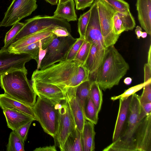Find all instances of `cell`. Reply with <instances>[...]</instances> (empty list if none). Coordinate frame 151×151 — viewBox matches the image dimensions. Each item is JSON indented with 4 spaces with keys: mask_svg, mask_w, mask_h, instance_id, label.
I'll list each match as a JSON object with an SVG mask.
<instances>
[{
    "mask_svg": "<svg viewBox=\"0 0 151 151\" xmlns=\"http://www.w3.org/2000/svg\"><path fill=\"white\" fill-rule=\"evenodd\" d=\"M82 64L75 60L60 61L43 69L36 70L31 81L53 84L65 91L88 80V72Z\"/></svg>",
    "mask_w": 151,
    "mask_h": 151,
    "instance_id": "6da1fadb",
    "label": "cell"
},
{
    "mask_svg": "<svg viewBox=\"0 0 151 151\" xmlns=\"http://www.w3.org/2000/svg\"><path fill=\"white\" fill-rule=\"evenodd\" d=\"M129 68L128 64L114 45L105 48L94 81L101 90L110 89L119 84Z\"/></svg>",
    "mask_w": 151,
    "mask_h": 151,
    "instance_id": "7a4b0ae2",
    "label": "cell"
},
{
    "mask_svg": "<svg viewBox=\"0 0 151 151\" xmlns=\"http://www.w3.org/2000/svg\"><path fill=\"white\" fill-rule=\"evenodd\" d=\"M27 73L16 70L0 75V86L4 93L32 107L36 101L37 94Z\"/></svg>",
    "mask_w": 151,
    "mask_h": 151,
    "instance_id": "3957f363",
    "label": "cell"
},
{
    "mask_svg": "<svg viewBox=\"0 0 151 151\" xmlns=\"http://www.w3.org/2000/svg\"><path fill=\"white\" fill-rule=\"evenodd\" d=\"M140 107L139 96L134 93L132 95L127 118L119 137L103 151H137L134 136L141 121L139 116Z\"/></svg>",
    "mask_w": 151,
    "mask_h": 151,
    "instance_id": "277c9868",
    "label": "cell"
},
{
    "mask_svg": "<svg viewBox=\"0 0 151 151\" xmlns=\"http://www.w3.org/2000/svg\"><path fill=\"white\" fill-rule=\"evenodd\" d=\"M37 96V101L32 107L36 120L44 131L55 139L58 125L59 109L63 101H55Z\"/></svg>",
    "mask_w": 151,
    "mask_h": 151,
    "instance_id": "5b68a950",
    "label": "cell"
},
{
    "mask_svg": "<svg viewBox=\"0 0 151 151\" xmlns=\"http://www.w3.org/2000/svg\"><path fill=\"white\" fill-rule=\"evenodd\" d=\"M77 40L70 34L63 37L55 35L46 49L45 53L37 70L43 69L56 63L66 60L68 52Z\"/></svg>",
    "mask_w": 151,
    "mask_h": 151,
    "instance_id": "8992f818",
    "label": "cell"
},
{
    "mask_svg": "<svg viewBox=\"0 0 151 151\" xmlns=\"http://www.w3.org/2000/svg\"><path fill=\"white\" fill-rule=\"evenodd\" d=\"M25 21L24 26L15 37L12 43L26 36L49 28L62 26L66 28L70 33L71 32V26L68 22L54 16L38 15Z\"/></svg>",
    "mask_w": 151,
    "mask_h": 151,
    "instance_id": "52a82bcc",
    "label": "cell"
},
{
    "mask_svg": "<svg viewBox=\"0 0 151 151\" xmlns=\"http://www.w3.org/2000/svg\"><path fill=\"white\" fill-rule=\"evenodd\" d=\"M100 23L105 48L113 46L120 35L114 31V16L116 11L104 0H96Z\"/></svg>",
    "mask_w": 151,
    "mask_h": 151,
    "instance_id": "ba28073f",
    "label": "cell"
},
{
    "mask_svg": "<svg viewBox=\"0 0 151 151\" xmlns=\"http://www.w3.org/2000/svg\"><path fill=\"white\" fill-rule=\"evenodd\" d=\"M37 0H13L7 10L0 27L13 25L31 14L37 8Z\"/></svg>",
    "mask_w": 151,
    "mask_h": 151,
    "instance_id": "9c48e42d",
    "label": "cell"
},
{
    "mask_svg": "<svg viewBox=\"0 0 151 151\" xmlns=\"http://www.w3.org/2000/svg\"><path fill=\"white\" fill-rule=\"evenodd\" d=\"M76 128L69 105L63 101L59 109V118L57 133L55 137L61 151H64L65 141L69 135Z\"/></svg>",
    "mask_w": 151,
    "mask_h": 151,
    "instance_id": "30bf717a",
    "label": "cell"
},
{
    "mask_svg": "<svg viewBox=\"0 0 151 151\" xmlns=\"http://www.w3.org/2000/svg\"><path fill=\"white\" fill-rule=\"evenodd\" d=\"M32 59L28 54L14 53L10 52L7 49L1 48L0 50V74L16 70L27 73L25 64Z\"/></svg>",
    "mask_w": 151,
    "mask_h": 151,
    "instance_id": "8fae6325",
    "label": "cell"
},
{
    "mask_svg": "<svg viewBox=\"0 0 151 151\" xmlns=\"http://www.w3.org/2000/svg\"><path fill=\"white\" fill-rule=\"evenodd\" d=\"M134 140L137 151H151V114L139 122Z\"/></svg>",
    "mask_w": 151,
    "mask_h": 151,
    "instance_id": "7c38bea8",
    "label": "cell"
},
{
    "mask_svg": "<svg viewBox=\"0 0 151 151\" xmlns=\"http://www.w3.org/2000/svg\"><path fill=\"white\" fill-rule=\"evenodd\" d=\"M91 13L86 32L85 40L105 48L101 30L96 0L91 6Z\"/></svg>",
    "mask_w": 151,
    "mask_h": 151,
    "instance_id": "4fadbf2b",
    "label": "cell"
},
{
    "mask_svg": "<svg viewBox=\"0 0 151 151\" xmlns=\"http://www.w3.org/2000/svg\"><path fill=\"white\" fill-rule=\"evenodd\" d=\"M76 87H68L65 90L66 100L73 116L76 128L82 132L85 119L81 104L76 95Z\"/></svg>",
    "mask_w": 151,
    "mask_h": 151,
    "instance_id": "5bb4252c",
    "label": "cell"
},
{
    "mask_svg": "<svg viewBox=\"0 0 151 151\" xmlns=\"http://www.w3.org/2000/svg\"><path fill=\"white\" fill-rule=\"evenodd\" d=\"M54 28H48L26 36L12 44L7 50L13 53L18 49L40 40L50 44L55 36L52 32Z\"/></svg>",
    "mask_w": 151,
    "mask_h": 151,
    "instance_id": "9a60e30c",
    "label": "cell"
},
{
    "mask_svg": "<svg viewBox=\"0 0 151 151\" xmlns=\"http://www.w3.org/2000/svg\"><path fill=\"white\" fill-rule=\"evenodd\" d=\"M32 87L37 95H40L50 99L61 102L66 99L65 91L51 84L31 81Z\"/></svg>",
    "mask_w": 151,
    "mask_h": 151,
    "instance_id": "2e32d148",
    "label": "cell"
},
{
    "mask_svg": "<svg viewBox=\"0 0 151 151\" xmlns=\"http://www.w3.org/2000/svg\"><path fill=\"white\" fill-rule=\"evenodd\" d=\"M105 48L92 43L88 56L83 64L89 73V80L94 81L96 73L103 58Z\"/></svg>",
    "mask_w": 151,
    "mask_h": 151,
    "instance_id": "e0dca14e",
    "label": "cell"
},
{
    "mask_svg": "<svg viewBox=\"0 0 151 151\" xmlns=\"http://www.w3.org/2000/svg\"><path fill=\"white\" fill-rule=\"evenodd\" d=\"M138 18L142 27L151 34V0H137Z\"/></svg>",
    "mask_w": 151,
    "mask_h": 151,
    "instance_id": "ac0fdd59",
    "label": "cell"
},
{
    "mask_svg": "<svg viewBox=\"0 0 151 151\" xmlns=\"http://www.w3.org/2000/svg\"><path fill=\"white\" fill-rule=\"evenodd\" d=\"M8 127L15 131L22 126L31 121L36 120L32 117L14 110L3 109Z\"/></svg>",
    "mask_w": 151,
    "mask_h": 151,
    "instance_id": "d6986e66",
    "label": "cell"
},
{
    "mask_svg": "<svg viewBox=\"0 0 151 151\" xmlns=\"http://www.w3.org/2000/svg\"><path fill=\"white\" fill-rule=\"evenodd\" d=\"M0 107L2 110L8 109L22 112L36 120L32 107L4 93L0 94Z\"/></svg>",
    "mask_w": 151,
    "mask_h": 151,
    "instance_id": "ffe728a7",
    "label": "cell"
},
{
    "mask_svg": "<svg viewBox=\"0 0 151 151\" xmlns=\"http://www.w3.org/2000/svg\"><path fill=\"white\" fill-rule=\"evenodd\" d=\"M132 96L119 99V107L112 137L114 142L119 137L127 118Z\"/></svg>",
    "mask_w": 151,
    "mask_h": 151,
    "instance_id": "44dd1931",
    "label": "cell"
},
{
    "mask_svg": "<svg viewBox=\"0 0 151 151\" xmlns=\"http://www.w3.org/2000/svg\"><path fill=\"white\" fill-rule=\"evenodd\" d=\"M114 25L115 33L120 35L124 31L132 30L136 23L130 11L126 13L116 12L114 16Z\"/></svg>",
    "mask_w": 151,
    "mask_h": 151,
    "instance_id": "7402d4cb",
    "label": "cell"
},
{
    "mask_svg": "<svg viewBox=\"0 0 151 151\" xmlns=\"http://www.w3.org/2000/svg\"><path fill=\"white\" fill-rule=\"evenodd\" d=\"M95 124L85 120L82 132V140L83 151H94L95 149Z\"/></svg>",
    "mask_w": 151,
    "mask_h": 151,
    "instance_id": "603a6c76",
    "label": "cell"
},
{
    "mask_svg": "<svg viewBox=\"0 0 151 151\" xmlns=\"http://www.w3.org/2000/svg\"><path fill=\"white\" fill-rule=\"evenodd\" d=\"M73 0H70L64 3L58 4L53 16L66 20L68 22L77 20V15L75 9Z\"/></svg>",
    "mask_w": 151,
    "mask_h": 151,
    "instance_id": "cb8c5ba5",
    "label": "cell"
},
{
    "mask_svg": "<svg viewBox=\"0 0 151 151\" xmlns=\"http://www.w3.org/2000/svg\"><path fill=\"white\" fill-rule=\"evenodd\" d=\"M64 151H83L81 133L77 128L67 137L64 144Z\"/></svg>",
    "mask_w": 151,
    "mask_h": 151,
    "instance_id": "d4e9b609",
    "label": "cell"
},
{
    "mask_svg": "<svg viewBox=\"0 0 151 151\" xmlns=\"http://www.w3.org/2000/svg\"><path fill=\"white\" fill-rule=\"evenodd\" d=\"M49 44L40 40L18 49L13 53L28 54L31 56L32 59L36 61L38 64L39 62L40 52L41 48L42 47L43 50H45Z\"/></svg>",
    "mask_w": 151,
    "mask_h": 151,
    "instance_id": "484cf974",
    "label": "cell"
},
{
    "mask_svg": "<svg viewBox=\"0 0 151 151\" xmlns=\"http://www.w3.org/2000/svg\"><path fill=\"white\" fill-rule=\"evenodd\" d=\"M83 112L86 120L93 123L95 125L97 123L99 113L90 96L85 102Z\"/></svg>",
    "mask_w": 151,
    "mask_h": 151,
    "instance_id": "4316f807",
    "label": "cell"
},
{
    "mask_svg": "<svg viewBox=\"0 0 151 151\" xmlns=\"http://www.w3.org/2000/svg\"><path fill=\"white\" fill-rule=\"evenodd\" d=\"M91 82L89 80H88L83 82L76 87V95L81 104L83 111L85 102L90 96Z\"/></svg>",
    "mask_w": 151,
    "mask_h": 151,
    "instance_id": "83f0119b",
    "label": "cell"
},
{
    "mask_svg": "<svg viewBox=\"0 0 151 151\" xmlns=\"http://www.w3.org/2000/svg\"><path fill=\"white\" fill-rule=\"evenodd\" d=\"M90 96L99 113L103 102V93L98 84L95 81L91 82Z\"/></svg>",
    "mask_w": 151,
    "mask_h": 151,
    "instance_id": "f1b7e54d",
    "label": "cell"
},
{
    "mask_svg": "<svg viewBox=\"0 0 151 151\" xmlns=\"http://www.w3.org/2000/svg\"><path fill=\"white\" fill-rule=\"evenodd\" d=\"M6 147L7 151H24V143L14 131L9 134Z\"/></svg>",
    "mask_w": 151,
    "mask_h": 151,
    "instance_id": "f546056e",
    "label": "cell"
},
{
    "mask_svg": "<svg viewBox=\"0 0 151 151\" xmlns=\"http://www.w3.org/2000/svg\"><path fill=\"white\" fill-rule=\"evenodd\" d=\"M24 24L18 22L13 25L12 28L6 33L4 39V45L1 48L6 49L12 43L14 39Z\"/></svg>",
    "mask_w": 151,
    "mask_h": 151,
    "instance_id": "4dcf8cb0",
    "label": "cell"
},
{
    "mask_svg": "<svg viewBox=\"0 0 151 151\" xmlns=\"http://www.w3.org/2000/svg\"><path fill=\"white\" fill-rule=\"evenodd\" d=\"M91 9L81 15L78 19V32L80 37L84 39L91 15Z\"/></svg>",
    "mask_w": 151,
    "mask_h": 151,
    "instance_id": "1f68e13d",
    "label": "cell"
},
{
    "mask_svg": "<svg viewBox=\"0 0 151 151\" xmlns=\"http://www.w3.org/2000/svg\"><path fill=\"white\" fill-rule=\"evenodd\" d=\"M111 6L116 12L126 13L130 12L129 4L124 0H104Z\"/></svg>",
    "mask_w": 151,
    "mask_h": 151,
    "instance_id": "d6a6232c",
    "label": "cell"
},
{
    "mask_svg": "<svg viewBox=\"0 0 151 151\" xmlns=\"http://www.w3.org/2000/svg\"><path fill=\"white\" fill-rule=\"evenodd\" d=\"M92 43L84 40L76 54L74 60L80 61L83 64L89 55Z\"/></svg>",
    "mask_w": 151,
    "mask_h": 151,
    "instance_id": "836d02e7",
    "label": "cell"
},
{
    "mask_svg": "<svg viewBox=\"0 0 151 151\" xmlns=\"http://www.w3.org/2000/svg\"><path fill=\"white\" fill-rule=\"evenodd\" d=\"M150 82L151 80L132 86L125 91L123 93L118 96L112 97L111 99L114 101L120 99L127 98L141 90L146 84Z\"/></svg>",
    "mask_w": 151,
    "mask_h": 151,
    "instance_id": "e575fe53",
    "label": "cell"
},
{
    "mask_svg": "<svg viewBox=\"0 0 151 151\" xmlns=\"http://www.w3.org/2000/svg\"><path fill=\"white\" fill-rule=\"evenodd\" d=\"M84 40V39L80 37L77 38L76 41L68 52L66 60H74L76 54Z\"/></svg>",
    "mask_w": 151,
    "mask_h": 151,
    "instance_id": "d590c367",
    "label": "cell"
},
{
    "mask_svg": "<svg viewBox=\"0 0 151 151\" xmlns=\"http://www.w3.org/2000/svg\"><path fill=\"white\" fill-rule=\"evenodd\" d=\"M143 90L140 96H139L140 102L151 103V82L146 84L144 87Z\"/></svg>",
    "mask_w": 151,
    "mask_h": 151,
    "instance_id": "8d00e7d4",
    "label": "cell"
},
{
    "mask_svg": "<svg viewBox=\"0 0 151 151\" xmlns=\"http://www.w3.org/2000/svg\"><path fill=\"white\" fill-rule=\"evenodd\" d=\"M33 121H31L22 126L14 131L24 144L27 138L29 129Z\"/></svg>",
    "mask_w": 151,
    "mask_h": 151,
    "instance_id": "74e56055",
    "label": "cell"
},
{
    "mask_svg": "<svg viewBox=\"0 0 151 151\" xmlns=\"http://www.w3.org/2000/svg\"><path fill=\"white\" fill-rule=\"evenodd\" d=\"M140 103L139 116V119L141 120L147 115L151 114V103H145L140 102Z\"/></svg>",
    "mask_w": 151,
    "mask_h": 151,
    "instance_id": "f35d334b",
    "label": "cell"
},
{
    "mask_svg": "<svg viewBox=\"0 0 151 151\" xmlns=\"http://www.w3.org/2000/svg\"><path fill=\"white\" fill-rule=\"evenodd\" d=\"M76 9L83 10L91 6L94 0H74Z\"/></svg>",
    "mask_w": 151,
    "mask_h": 151,
    "instance_id": "ab89813d",
    "label": "cell"
},
{
    "mask_svg": "<svg viewBox=\"0 0 151 151\" xmlns=\"http://www.w3.org/2000/svg\"><path fill=\"white\" fill-rule=\"evenodd\" d=\"M52 32L57 37H66L70 34L66 28L62 26L55 27L52 29Z\"/></svg>",
    "mask_w": 151,
    "mask_h": 151,
    "instance_id": "60d3db41",
    "label": "cell"
},
{
    "mask_svg": "<svg viewBox=\"0 0 151 151\" xmlns=\"http://www.w3.org/2000/svg\"><path fill=\"white\" fill-rule=\"evenodd\" d=\"M144 81L146 82L151 80V68L147 63H145L144 66Z\"/></svg>",
    "mask_w": 151,
    "mask_h": 151,
    "instance_id": "b9f144b4",
    "label": "cell"
},
{
    "mask_svg": "<svg viewBox=\"0 0 151 151\" xmlns=\"http://www.w3.org/2000/svg\"><path fill=\"white\" fill-rule=\"evenodd\" d=\"M34 151H56V149L55 145L45 147H39L36 148Z\"/></svg>",
    "mask_w": 151,
    "mask_h": 151,
    "instance_id": "7bdbcfd3",
    "label": "cell"
},
{
    "mask_svg": "<svg viewBox=\"0 0 151 151\" xmlns=\"http://www.w3.org/2000/svg\"><path fill=\"white\" fill-rule=\"evenodd\" d=\"M135 32L137 35V38L138 39H139L142 32V28L139 26H137L136 27Z\"/></svg>",
    "mask_w": 151,
    "mask_h": 151,
    "instance_id": "ee69618b",
    "label": "cell"
},
{
    "mask_svg": "<svg viewBox=\"0 0 151 151\" xmlns=\"http://www.w3.org/2000/svg\"><path fill=\"white\" fill-rule=\"evenodd\" d=\"M151 45H150L149 49L148 52L147 63L148 65L151 68Z\"/></svg>",
    "mask_w": 151,
    "mask_h": 151,
    "instance_id": "f6af8a7d",
    "label": "cell"
},
{
    "mask_svg": "<svg viewBox=\"0 0 151 151\" xmlns=\"http://www.w3.org/2000/svg\"><path fill=\"white\" fill-rule=\"evenodd\" d=\"M132 81V79L131 78L129 77H127L124 79V82L125 84L129 85L131 83Z\"/></svg>",
    "mask_w": 151,
    "mask_h": 151,
    "instance_id": "bcb514c9",
    "label": "cell"
},
{
    "mask_svg": "<svg viewBox=\"0 0 151 151\" xmlns=\"http://www.w3.org/2000/svg\"><path fill=\"white\" fill-rule=\"evenodd\" d=\"M47 2H49L50 4L55 5L57 4L59 0H45Z\"/></svg>",
    "mask_w": 151,
    "mask_h": 151,
    "instance_id": "7dc6e473",
    "label": "cell"
},
{
    "mask_svg": "<svg viewBox=\"0 0 151 151\" xmlns=\"http://www.w3.org/2000/svg\"><path fill=\"white\" fill-rule=\"evenodd\" d=\"M147 34L146 32H142L141 37L143 38H145L147 37Z\"/></svg>",
    "mask_w": 151,
    "mask_h": 151,
    "instance_id": "c3c4849f",
    "label": "cell"
},
{
    "mask_svg": "<svg viewBox=\"0 0 151 151\" xmlns=\"http://www.w3.org/2000/svg\"><path fill=\"white\" fill-rule=\"evenodd\" d=\"M70 0H59L58 3V4H60L62 3H64L66 1H67Z\"/></svg>",
    "mask_w": 151,
    "mask_h": 151,
    "instance_id": "681fc988",
    "label": "cell"
},
{
    "mask_svg": "<svg viewBox=\"0 0 151 151\" xmlns=\"http://www.w3.org/2000/svg\"></svg>",
    "mask_w": 151,
    "mask_h": 151,
    "instance_id": "f907efd6",
    "label": "cell"
}]
</instances>
